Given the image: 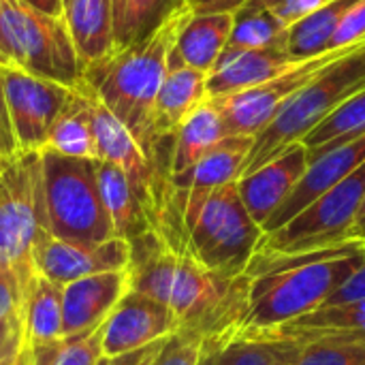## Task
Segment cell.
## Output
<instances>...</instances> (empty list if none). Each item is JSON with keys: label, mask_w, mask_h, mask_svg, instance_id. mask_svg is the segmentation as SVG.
<instances>
[{"label": "cell", "mask_w": 365, "mask_h": 365, "mask_svg": "<svg viewBox=\"0 0 365 365\" xmlns=\"http://www.w3.org/2000/svg\"><path fill=\"white\" fill-rule=\"evenodd\" d=\"M130 244V291L167 306L182 329L210 338L235 334L248 312L250 278L225 280L192 255L175 252L156 231Z\"/></svg>", "instance_id": "cell-1"}, {"label": "cell", "mask_w": 365, "mask_h": 365, "mask_svg": "<svg viewBox=\"0 0 365 365\" xmlns=\"http://www.w3.org/2000/svg\"><path fill=\"white\" fill-rule=\"evenodd\" d=\"M364 255L365 240L293 255L257 252L246 267L248 312L235 334L276 336L284 325L321 310L359 269Z\"/></svg>", "instance_id": "cell-2"}, {"label": "cell", "mask_w": 365, "mask_h": 365, "mask_svg": "<svg viewBox=\"0 0 365 365\" xmlns=\"http://www.w3.org/2000/svg\"><path fill=\"white\" fill-rule=\"evenodd\" d=\"M192 15L190 6L184 2L148 38L113 49L105 58L88 64L81 77L96 98L133 133L143 152L163 167V145L154 137L152 113L158 90L169 71V53L184 24Z\"/></svg>", "instance_id": "cell-3"}, {"label": "cell", "mask_w": 365, "mask_h": 365, "mask_svg": "<svg viewBox=\"0 0 365 365\" xmlns=\"http://www.w3.org/2000/svg\"><path fill=\"white\" fill-rule=\"evenodd\" d=\"M364 88L365 41L323 68L306 88L282 105L269 126L255 137V145L242 175L257 171L287 148L302 143L325 118Z\"/></svg>", "instance_id": "cell-4"}, {"label": "cell", "mask_w": 365, "mask_h": 365, "mask_svg": "<svg viewBox=\"0 0 365 365\" xmlns=\"http://www.w3.org/2000/svg\"><path fill=\"white\" fill-rule=\"evenodd\" d=\"M41 169L51 237L79 244H101L115 237L98 188L96 160L43 150Z\"/></svg>", "instance_id": "cell-5"}, {"label": "cell", "mask_w": 365, "mask_h": 365, "mask_svg": "<svg viewBox=\"0 0 365 365\" xmlns=\"http://www.w3.org/2000/svg\"><path fill=\"white\" fill-rule=\"evenodd\" d=\"M265 231L248 214L237 182L220 186L199 210L184 235V252L212 274L235 280L259 250Z\"/></svg>", "instance_id": "cell-6"}, {"label": "cell", "mask_w": 365, "mask_h": 365, "mask_svg": "<svg viewBox=\"0 0 365 365\" xmlns=\"http://www.w3.org/2000/svg\"><path fill=\"white\" fill-rule=\"evenodd\" d=\"M0 36L9 66L68 88L83 77L64 17L47 15L21 0H0Z\"/></svg>", "instance_id": "cell-7"}, {"label": "cell", "mask_w": 365, "mask_h": 365, "mask_svg": "<svg viewBox=\"0 0 365 365\" xmlns=\"http://www.w3.org/2000/svg\"><path fill=\"white\" fill-rule=\"evenodd\" d=\"M47 235L41 152H19L0 173V259L28 282L32 252Z\"/></svg>", "instance_id": "cell-8"}, {"label": "cell", "mask_w": 365, "mask_h": 365, "mask_svg": "<svg viewBox=\"0 0 365 365\" xmlns=\"http://www.w3.org/2000/svg\"><path fill=\"white\" fill-rule=\"evenodd\" d=\"M365 197V163L346 180L319 197L284 227L267 233L257 252L293 255L340 246L355 237V220ZM255 252V255H257Z\"/></svg>", "instance_id": "cell-9"}, {"label": "cell", "mask_w": 365, "mask_h": 365, "mask_svg": "<svg viewBox=\"0 0 365 365\" xmlns=\"http://www.w3.org/2000/svg\"><path fill=\"white\" fill-rule=\"evenodd\" d=\"M351 49L353 47L329 49L323 56L293 64L289 71L280 73L278 77L261 86H255L237 94L214 98V103L220 109L227 137H257L263 128L269 126V122L276 118V113L291 96H295L323 68H327L331 62H336Z\"/></svg>", "instance_id": "cell-10"}, {"label": "cell", "mask_w": 365, "mask_h": 365, "mask_svg": "<svg viewBox=\"0 0 365 365\" xmlns=\"http://www.w3.org/2000/svg\"><path fill=\"white\" fill-rule=\"evenodd\" d=\"M4 105L19 152H43L71 88L17 66H0Z\"/></svg>", "instance_id": "cell-11"}, {"label": "cell", "mask_w": 365, "mask_h": 365, "mask_svg": "<svg viewBox=\"0 0 365 365\" xmlns=\"http://www.w3.org/2000/svg\"><path fill=\"white\" fill-rule=\"evenodd\" d=\"M130 267V244L122 237H111L101 244H79L43 235L32 252L34 274L66 287L75 280L122 272Z\"/></svg>", "instance_id": "cell-12"}, {"label": "cell", "mask_w": 365, "mask_h": 365, "mask_svg": "<svg viewBox=\"0 0 365 365\" xmlns=\"http://www.w3.org/2000/svg\"><path fill=\"white\" fill-rule=\"evenodd\" d=\"M105 357H120L178 334V317L156 299L130 291L103 323Z\"/></svg>", "instance_id": "cell-13"}, {"label": "cell", "mask_w": 365, "mask_h": 365, "mask_svg": "<svg viewBox=\"0 0 365 365\" xmlns=\"http://www.w3.org/2000/svg\"><path fill=\"white\" fill-rule=\"evenodd\" d=\"M308 165V148L304 143H295L276 158H272L269 163H265L263 167H259L257 171L242 175L237 180L240 197L257 225H267L274 212L293 192V188L306 173Z\"/></svg>", "instance_id": "cell-14"}, {"label": "cell", "mask_w": 365, "mask_h": 365, "mask_svg": "<svg viewBox=\"0 0 365 365\" xmlns=\"http://www.w3.org/2000/svg\"><path fill=\"white\" fill-rule=\"evenodd\" d=\"M365 163V137L355 139L346 145H340L336 150H329L317 158L310 160L306 173L293 188V192L287 197V201L274 212V216L263 227L265 235L278 231L284 227L291 218H295L299 212H304L308 205H312L319 197L329 192L334 186H338L342 180H346L355 169H359Z\"/></svg>", "instance_id": "cell-15"}, {"label": "cell", "mask_w": 365, "mask_h": 365, "mask_svg": "<svg viewBox=\"0 0 365 365\" xmlns=\"http://www.w3.org/2000/svg\"><path fill=\"white\" fill-rule=\"evenodd\" d=\"M128 293V269L88 276L62 287L64 336H77L101 327Z\"/></svg>", "instance_id": "cell-16"}, {"label": "cell", "mask_w": 365, "mask_h": 365, "mask_svg": "<svg viewBox=\"0 0 365 365\" xmlns=\"http://www.w3.org/2000/svg\"><path fill=\"white\" fill-rule=\"evenodd\" d=\"M297 64L282 47V41L265 49H225L207 73V96L220 98L261 86Z\"/></svg>", "instance_id": "cell-17"}, {"label": "cell", "mask_w": 365, "mask_h": 365, "mask_svg": "<svg viewBox=\"0 0 365 365\" xmlns=\"http://www.w3.org/2000/svg\"><path fill=\"white\" fill-rule=\"evenodd\" d=\"M207 98V75L178 62L169 53V71L158 90L152 126L154 137L163 145L167 139H173L182 122Z\"/></svg>", "instance_id": "cell-18"}, {"label": "cell", "mask_w": 365, "mask_h": 365, "mask_svg": "<svg viewBox=\"0 0 365 365\" xmlns=\"http://www.w3.org/2000/svg\"><path fill=\"white\" fill-rule=\"evenodd\" d=\"M302 349L299 338L231 334L203 340L199 365H295Z\"/></svg>", "instance_id": "cell-19"}, {"label": "cell", "mask_w": 365, "mask_h": 365, "mask_svg": "<svg viewBox=\"0 0 365 365\" xmlns=\"http://www.w3.org/2000/svg\"><path fill=\"white\" fill-rule=\"evenodd\" d=\"M92 109H94V92L81 79L77 86L71 88V94L49 130L45 150L68 158L98 160Z\"/></svg>", "instance_id": "cell-20"}, {"label": "cell", "mask_w": 365, "mask_h": 365, "mask_svg": "<svg viewBox=\"0 0 365 365\" xmlns=\"http://www.w3.org/2000/svg\"><path fill=\"white\" fill-rule=\"evenodd\" d=\"M64 19L83 68L115 49L113 0H71Z\"/></svg>", "instance_id": "cell-21"}, {"label": "cell", "mask_w": 365, "mask_h": 365, "mask_svg": "<svg viewBox=\"0 0 365 365\" xmlns=\"http://www.w3.org/2000/svg\"><path fill=\"white\" fill-rule=\"evenodd\" d=\"M227 137L222 115L214 98H205L175 130L169 156V178L188 173L205 154Z\"/></svg>", "instance_id": "cell-22"}, {"label": "cell", "mask_w": 365, "mask_h": 365, "mask_svg": "<svg viewBox=\"0 0 365 365\" xmlns=\"http://www.w3.org/2000/svg\"><path fill=\"white\" fill-rule=\"evenodd\" d=\"M96 178L115 237L133 242L139 235L152 231L148 210L139 199L137 190L133 188L128 175L120 167L105 160H96Z\"/></svg>", "instance_id": "cell-23"}, {"label": "cell", "mask_w": 365, "mask_h": 365, "mask_svg": "<svg viewBox=\"0 0 365 365\" xmlns=\"http://www.w3.org/2000/svg\"><path fill=\"white\" fill-rule=\"evenodd\" d=\"M233 19L235 15L231 13L192 15L184 24L171 49V56L178 62L207 75L218 62L220 53L227 49L229 36L233 30Z\"/></svg>", "instance_id": "cell-24"}, {"label": "cell", "mask_w": 365, "mask_h": 365, "mask_svg": "<svg viewBox=\"0 0 365 365\" xmlns=\"http://www.w3.org/2000/svg\"><path fill=\"white\" fill-rule=\"evenodd\" d=\"M21 325L26 346H41L64 338L62 287L32 274L24 291Z\"/></svg>", "instance_id": "cell-25"}, {"label": "cell", "mask_w": 365, "mask_h": 365, "mask_svg": "<svg viewBox=\"0 0 365 365\" xmlns=\"http://www.w3.org/2000/svg\"><path fill=\"white\" fill-rule=\"evenodd\" d=\"M355 2L359 0H336L289 26L282 34L284 51L295 62L312 60L317 56L327 53L338 26L342 24L344 15L351 11Z\"/></svg>", "instance_id": "cell-26"}, {"label": "cell", "mask_w": 365, "mask_h": 365, "mask_svg": "<svg viewBox=\"0 0 365 365\" xmlns=\"http://www.w3.org/2000/svg\"><path fill=\"white\" fill-rule=\"evenodd\" d=\"M361 137H365V88L344 101L302 143L308 148V156L312 160Z\"/></svg>", "instance_id": "cell-27"}, {"label": "cell", "mask_w": 365, "mask_h": 365, "mask_svg": "<svg viewBox=\"0 0 365 365\" xmlns=\"http://www.w3.org/2000/svg\"><path fill=\"white\" fill-rule=\"evenodd\" d=\"M182 4L184 0H124L115 21V49L148 38Z\"/></svg>", "instance_id": "cell-28"}, {"label": "cell", "mask_w": 365, "mask_h": 365, "mask_svg": "<svg viewBox=\"0 0 365 365\" xmlns=\"http://www.w3.org/2000/svg\"><path fill=\"white\" fill-rule=\"evenodd\" d=\"M336 331H365V299L342 306H325L312 314H306L284 325L276 336L312 338Z\"/></svg>", "instance_id": "cell-29"}, {"label": "cell", "mask_w": 365, "mask_h": 365, "mask_svg": "<svg viewBox=\"0 0 365 365\" xmlns=\"http://www.w3.org/2000/svg\"><path fill=\"white\" fill-rule=\"evenodd\" d=\"M304 340L295 365H365V331H336Z\"/></svg>", "instance_id": "cell-30"}, {"label": "cell", "mask_w": 365, "mask_h": 365, "mask_svg": "<svg viewBox=\"0 0 365 365\" xmlns=\"http://www.w3.org/2000/svg\"><path fill=\"white\" fill-rule=\"evenodd\" d=\"M101 327L77 336H64L49 344L28 346L30 365H98L105 357Z\"/></svg>", "instance_id": "cell-31"}, {"label": "cell", "mask_w": 365, "mask_h": 365, "mask_svg": "<svg viewBox=\"0 0 365 365\" xmlns=\"http://www.w3.org/2000/svg\"><path fill=\"white\" fill-rule=\"evenodd\" d=\"M284 26L276 19L267 6H244L235 13L233 30L227 43V49H265L282 41Z\"/></svg>", "instance_id": "cell-32"}, {"label": "cell", "mask_w": 365, "mask_h": 365, "mask_svg": "<svg viewBox=\"0 0 365 365\" xmlns=\"http://www.w3.org/2000/svg\"><path fill=\"white\" fill-rule=\"evenodd\" d=\"M201 351L203 336L188 329H180L178 334L167 338L154 365H199Z\"/></svg>", "instance_id": "cell-33"}, {"label": "cell", "mask_w": 365, "mask_h": 365, "mask_svg": "<svg viewBox=\"0 0 365 365\" xmlns=\"http://www.w3.org/2000/svg\"><path fill=\"white\" fill-rule=\"evenodd\" d=\"M26 280L0 259V321H21Z\"/></svg>", "instance_id": "cell-34"}, {"label": "cell", "mask_w": 365, "mask_h": 365, "mask_svg": "<svg viewBox=\"0 0 365 365\" xmlns=\"http://www.w3.org/2000/svg\"><path fill=\"white\" fill-rule=\"evenodd\" d=\"M365 41V0H359L351 6V11L344 15L342 24L338 26L329 49H346L355 47Z\"/></svg>", "instance_id": "cell-35"}, {"label": "cell", "mask_w": 365, "mask_h": 365, "mask_svg": "<svg viewBox=\"0 0 365 365\" xmlns=\"http://www.w3.org/2000/svg\"><path fill=\"white\" fill-rule=\"evenodd\" d=\"M331 2H336V0H278L272 6H267V9H272V13L276 15V19L284 28H289L295 21H299L302 17H306V15L319 11V9L327 6Z\"/></svg>", "instance_id": "cell-36"}, {"label": "cell", "mask_w": 365, "mask_h": 365, "mask_svg": "<svg viewBox=\"0 0 365 365\" xmlns=\"http://www.w3.org/2000/svg\"><path fill=\"white\" fill-rule=\"evenodd\" d=\"M26 349L21 321H0V365L15 359Z\"/></svg>", "instance_id": "cell-37"}, {"label": "cell", "mask_w": 365, "mask_h": 365, "mask_svg": "<svg viewBox=\"0 0 365 365\" xmlns=\"http://www.w3.org/2000/svg\"><path fill=\"white\" fill-rule=\"evenodd\" d=\"M361 299H365V255L359 269L327 299L325 306H342V304H353V302H361Z\"/></svg>", "instance_id": "cell-38"}, {"label": "cell", "mask_w": 365, "mask_h": 365, "mask_svg": "<svg viewBox=\"0 0 365 365\" xmlns=\"http://www.w3.org/2000/svg\"><path fill=\"white\" fill-rule=\"evenodd\" d=\"M195 15H207V13H231L235 15L242 11L250 0H184Z\"/></svg>", "instance_id": "cell-39"}, {"label": "cell", "mask_w": 365, "mask_h": 365, "mask_svg": "<svg viewBox=\"0 0 365 365\" xmlns=\"http://www.w3.org/2000/svg\"><path fill=\"white\" fill-rule=\"evenodd\" d=\"M0 145H2V150H4L11 158H15V156L19 154L17 143H15V137H13V128H11V122H9L6 105H4L2 77H0Z\"/></svg>", "instance_id": "cell-40"}, {"label": "cell", "mask_w": 365, "mask_h": 365, "mask_svg": "<svg viewBox=\"0 0 365 365\" xmlns=\"http://www.w3.org/2000/svg\"><path fill=\"white\" fill-rule=\"evenodd\" d=\"M154 346V344H152ZM152 346H145L141 351H135V353H128V355H120V357H103L98 365H137L148 353Z\"/></svg>", "instance_id": "cell-41"}, {"label": "cell", "mask_w": 365, "mask_h": 365, "mask_svg": "<svg viewBox=\"0 0 365 365\" xmlns=\"http://www.w3.org/2000/svg\"><path fill=\"white\" fill-rule=\"evenodd\" d=\"M32 9H38L53 17H64V0H21Z\"/></svg>", "instance_id": "cell-42"}, {"label": "cell", "mask_w": 365, "mask_h": 365, "mask_svg": "<svg viewBox=\"0 0 365 365\" xmlns=\"http://www.w3.org/2000/svg\"><path fill=\"white\" fill-rule=\"evenodd\" d=\"M355 237L365 240V197H364V201H361V207H359L357 220H355Z\"/></svg>", "instance_id": "cell-43"}, {"label": "cell", "mask_w": 365, "mask_h": 365, "mask_svg": "<svg viewBox=\"0 0 365 365\" xmlns=\"http://www.w3.org/2000/svg\"><path fill=\"white\" fill-rule=\"evenodd\" d=\"M169 338H171V336H169ZM165 342H167V340H160V342H156V344L150 349V353H148V355H145V357H143V359H141V361H139L137 365H154L156 357H158V353H160V349L165 346Z\"/></svg>", "instance_id": "cell-44"}, {"label": "cell", "mask_w": 365, "mask_h": 365, "mask_svg": "<svg viewBox=\"0 0 365 365\" xmlns=\"http://www.w3.org/2000/svg\"><path fill=\"white\" fill-rule=\"evenodd\" d=\"M2 365H30V353H28V349L21 355H17L15 359H11V361H6V364Z\"/></svg>", "instance_id": "cell-45"}, {"label": "cell", "mask_w": 365, "mask_h": 365, "mask_svg": "<svg viewBox=\"0 0 365 365\" xmlns=\"http://www.w3.org/2000/svg\"><path fill=\"white\" fill-rule=\"evenodd\" d=\"M11 160H13V158H11V156L2 150V145H0V173H2V169H4Z\"/></svg>", "instance_id": "cell-46"}, {"label": "cell", "mask_w": 365, "mask_h": 365, "mask_svg": "<svg viewBox=\"0 0 365 365\" xmlns=\"http://www.w3.org/2000/svg\"><path fill=\"white\" fill-rule=\"evenodd\" d=\"M274 2H278V0H250L246 6H272Z\"/></svg>", "instance_id": "cell-47"}, {"label": "cell", "mask_w": 365, "mask_h": 365, "mask_svg": "<svg viewBox=\"0 0 365 365\" xmlns=\"http://www.w3.org/2000/svg\"><path fill=\"white\" fill-rule=\"evenodd\" d=\"M122 6H124V0H113V19L118 21L120 13H122Z\"/></svg>", "instance_id": "cell-48"}, {"label": "cell", "mask_w": 365, "mask_h": 365, "mask_svg": "<svg viewBox=\"0 0 365 365\" xmlns=\"http://www.w3.org/2000/svg\"><path fill=\"white\" fill-rule=\"evenodd\" d=\"M0 66H9L6 53H4V45H2V36H0Z\"/></svg>", "instance_id": "cell-49"}, {"label": "cell", "mask_w": 365, "mask_h": 365, "mask_svg": "<svg viewBox=\"0 0 365 365\" xmlns=\"http://www.w3.org/2000/svg\"><path fill=\"white\" fill-rule=\"evenodd\" d=\"M68 2H71V0H64V6H66V4H68Z\"/></svg>", "instance_id": "cell-50"}]
</instances>
